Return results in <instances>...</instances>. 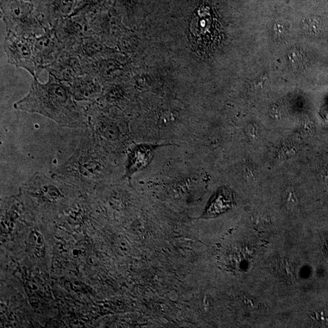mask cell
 <instances>
[{"instance_id": "1", "label": "cell", "mask_w": 328, "mask_h": 328, "mask_svg": "<svg viewBox=\"0 0 328 328\" xmlns=\"http://www.w3.org/2000/svg\"><path fill=\"white\" fill-rule=\"evenodd\" d=\"M49 75L48 81L40 83L33 77L27 95L14 104L17 110L40 114L60 126L71 129H87L85 102L74 99L65 83Z\"/></svg>"}, {"instance_id": "2", "label": "cell", "mask_w": 328, "mask_h": 328, "mask_svg": "<svg viewBox=\"0 0 328 328\" xmlns=\"http://www.w3.org/2000/svg\"><path fill=\"white\" fill-rule=\"evenodd\" d=\"M109 154L86 131L79 147L53 169L51 176L72 186L96 189L109 180L113 172Z\"/></svg>"}, {"instance_id": "3", "label": "cell", "mask_w": 328, "mask_h": 328, "mask_svg": "<svg viewBox=\"0 0 328 328\" xmlns=\"http://www.w3.org/2000/svg\"><path fill=\"white\" fill-rule=\"evenodd\" d=\"M88 116L87 131L94 140L109 153L121 150L127 142L126 125L111 113L105 104L85 102Z\"/></svg>"}, {"instance_id": "4", "label": "cell", "mask_w": 328, "mask_h": 328, "mask_svg": "<svg viewBox=\"0 0 328 328\" xmlns=\"http://www.w3.org/2000/svg\"><path fill=\"white\" fill-rule=\"evenodd\" d=\"M1 14L7 33L28 36L45 32L36 18L33 2L26 0H1Z\"/></svg>"}, {"instance_id": "5", "label": "cell", "mask_w": 328, "mask_h": 328, "mask_svg": "<svg viewBox=\"0 0 328 328\" xmlns=\"http://www.w3.org/2000/svg\"><path fill=\"white\" fill-rule=\"evenodd\" d=\"M33 37L7 33L3 46L9 64L24 69L33 77L38 78L41 72L33 56Z\"/></svg>"}, {"instance_id": "6", "label": "cell", "mask_w": 328, "mask_h": 328, "mask_svg": "<svg viewBox=\"0 0 328 328\" xmlns=\"http://www.w3.org/2000/svg\"><path fill=\"white\" fill-rule=\"evenodd\" d=\"M93 15H75L57 23L53 29L64 50L74 53L82 39L92 31L90 20Z\"/></svg>"}, {"instance_id": "7", "label": "cell", "mask_w": 328, "mask_h": 328, "mask_svg": "<svg viewBox=\"0 0 328 328\" xmlns=\"http://www.w3.org/2000/svg\"><path fill=\"white\" fill-rule=\"evenodd\" d=\"M81 0H33V9L45 30H51L57 23L71 16Z\"/></svg>"}, {"instance_id": "8", "label": "cell", "mask_w": 328, "mask_h": 328, "mask_svg": "<svg viewBox=\"0 0 328 328\" xmlns=\"http://www.w3.org/2000/svg\"><path fill=\"white\" fill-rule=\"evenodd\" d=\"M171 145L139 143L132 145L127 151L124 173L121 180L131 181L135 174L144 170L150 165L158 148Z\"/></svg>"}, {"instance_id": "9", "label": "cell", "mask_w": 328, "mask_h": 328, "mask_svg": "<svg viewBox=\"0 0 328 328\" xmlns=\"http://www.w3.org/2000/svg\"><path fill=\"white\" fill-rule=\"evenodd\" d=\"M33 56L36 65L41 72L45 67L56 61L64 50L57 38L54 29L45 30L40 35L33 37Z\"/></svg>"}, {"instance_id": "10", "label": "cell", "mask_w": 328, "mask_h": 328, "mask_svg": "<svg viewBox=\"0 0 328 328\" xmlns=\"http://www.w3.org/2000/svg\"><path fill=\"white\" fill-rule=\"evenodd\" d=\"M45 71L59 81L67 83L86 74L81 60L76 54L63 50Z\"/></svg>"}, {"instance_id": "11", "label": "cell", "mask_w": 328, "mask_h": 328, "mask_svg": "<svg viewBox=\"0 0 328 328\" xmlns=\"http://www.w3.org/2000/svg\"><path fill=\"white\" fill-rule=\"evenodd\" d=\"M65 83L79 102H95L102 95L103 85L93 75L86 74Z\"/></svg>"}, {"instance_id": "12", "label": "cell", "mask_w": 328, "mask_h": 328, "mask_svg": "<svg viewBox=\"0 0 328 328\" xmlns=\"http://www.w3.org/2000/svg\"><path fill=\"white\" fill-rule=\"evenodd\" d=\"M108 52L105 43L92 31L82 39L74 53L82 62H88L99 58Z\"/></svg>"}, {"instance_id": "13", "label": "cell", "mask_w": 328, "mask_h": 328, "mask_svg": "<svg viewBox=\"0 0 328 328\" xmlns=\"http://www.w3.org/2000/svg\"><path fill=\"white\" fill-rule=\"evenodd\" d=\"M232 201L231 193L227 189L218 190L205 207L202 217L209 218L220 215L231 207Z\"/></svg>"}, {"instance_id": "14", "label": "cell", "mask_w": 328, "mask_h": 328, "mask_svg": "<svg viewBox=\"0 0 328 328\" xmlns=\"http://www.w3.org/2000/svg\"><path fill=\"white\" fill-rule=\"evenodd\" d=\"M110 2L111 0H81L70 17L80 14L95 15L105 11Z\"/></svg>"}, {"instance_id": "15", "label": "cell", "mask_w": 328, "mask_h": 328, "mask_svg": "<svg viewBox=\"0 0 328 328\" xmlns=\"http://www.w3.org/2000/svg\"><path fill=\"white\" fill-rule=\"evenodd\" d=\"M303 27L308 32L317 33L321 28V21L316 17L307 18L303 23Z\"/></svg>"}, {"instance_id": "16", "label": "cell", "mask_w": 328, "mask_h": 328, "mask_svg": "<svg viewBox=\"0 0 328 328\" xmlns=\"http://www.w3.org/2000/svg\"><path fill=\"white\" fill-rule=\"evenodd\" d=\"M313 317L320 324L328 326V311L327 309L319 310L315 312Z\"/></svg>"}, {"instance_id": "17", "label": "cell", "mask_w": 328, "mask_h": 328, "mask_svg": "<svg viewBox=\"0 0 328 328\" xmlns=\"http://www.w3.org/2000/svg\"><path fill=\"white\" fill-rule=\"evenodd\" d=\"M30 241L31 244L37 247H40L43 245L44 243L42 235H41L38 231H33L31 232L30 236Z\"/></svg>"}, {"instance_id": "18", "label": "cell", "mask_w": 328, "mask_h": 328, "mask_svg": "<svg viewBox=\"0 0 328 328\" xmlns=\"http://www.w3.org/2000/svg\"><path fill=\"white\" fill-rule=\"evenodd\" d=\"M258 129L257 128L254 126H251L248 127L247 129V134L248 135V136L250 138H251V139H257L258 135Z\"/></svg>"}, {"instance_id": "19", "label": "cell", "mask_w": 328, "mask_h": 328, "mask_svg": "<svg viewBox=\"0 0 328 328\" xmlns=\"http://www.w3.org/2000/svg\"><path fill=\"white\" fill-rule=\"evenodd\" d=\"M296 197L294 195L293 192L288 193L287 196H286V203L288 206H294L295 205Z\"/></svg>"}, {"instance_id": "20", "label": "cell", "mask_w": 328, "mask_h": 328, "mask_svg": "<svg viewBox=\"0 0 328 328\" xmlns=\"http://www.w3.org/2000/svg\"><path fill=\"white\" fill-rule=\"evenodd\" d=\"M270 115L273 118L278 119L281 116L280 109L277 106H273L270 110Z\"/></svg>"}, {"instance_id": "21", "label": "cell", "mask_w": 328, "mask_h": 328, "mask_svg": "<svg viewBox=\"0 0 328 328\" xmlns=\"http://www.w3.org/2000/svg\"><path fill=\"white\" fill-rule=\"evenodd\" d=\"M276 31H277L278 33H282V31H283L284 30V25L282 24V23H276Z\"/></svg>"}, {"instance_id": "22", "label": "cell", "mask_w": 328, "mask_h": 328, "mask_svg": "<svg viewBox=\"0 0 328 328\" xmlns=\"http://www.w3.org/2000/svg\"><path fill=\"white\" fill-rule=\"evenodd\" d=\"M26 1H31L33 2V0H26Z\"/></svg>"}]
</instances>
